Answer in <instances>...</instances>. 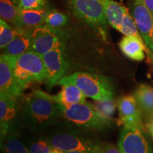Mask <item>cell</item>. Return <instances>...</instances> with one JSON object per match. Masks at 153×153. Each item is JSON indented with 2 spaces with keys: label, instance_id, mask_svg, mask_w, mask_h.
Masks as SVG:
<instances>
[{
  "label": "cell",
  "instance_id": "obj_1",
  "mask_svg": "<svg viewBox=\"0 0 153 153\" xmlns=\"http://www.w3.org/2000/svg\"><path fill=\"white\" fill-rule=\"evenodd\" d=\"M22 126L34 133H42L58 123L62 117L53 96L34 90L20 104Z\"/></svg>",
  "mask_w": 153,
  "mask_h": 153
},
{
  "label": "cell",
  "instance_id": "obj_2",
  "mask_svg": "<svg viewBox=\"0 0 153 153\" xmlns=\"http://www.w3.org/2000/svg\"><path fill=\"white\" fill-rule=\"evenodd\" d=\"M53 148L68 152L72 150L85 153H99L101 143L99 139L89 133L66 121L57 123L45 135Z\"/></svg>",
  "mask_w": 153,
  "mask_h": 153
},
{
  "label": "cell",
  "instance_id": "obj_3",
  "mask_svg": "<svg viewBox=\"0 0 153 153\" xmlns=\"http://www.w3.org/2000/svg\"><path fill=\"white\" fill-rule=\"evenodd\" d=\"M62 118L72 125L87 131H106L114 126V120L108 119L96 110L89 102L70 105L57 104Z\"/></svg>",
  "mask_w": 153,
  "mask_h": 153
},
{
  "label": "cell",
  "instance_id": "obj_4",
  "mask_svg": "<svg viewBox=\"0 0 153 153\" xmlns=\"http://www.w3.org/2000/svg\"><path fill=\"white\" fill-rule=\"evenodd\" d=\"M72 84L81 89L86 97L95 101L113 99L114 88L109 78L89 72H76L64 76L57 85Z\"/></svg>",
  "mask_w": 153,
  "mask_h": 153
},
{
  "label": "cell",
  "instance_id": "obj_5",
  "mask_svg": "<svg viewBox=\"0 0 153 153\" xmlns=\"http://www.w3.org/2000/svg\"><path fill=\"white\" fill-rule=\"evenodd\" d=\"M69 4L74 16L106 40L108 22L101 0H69Z\"/></svg>",
  "mask_w": 153,
  "mask_h": 153
},
{
  "label": "cell",
  "instance_id": "obj_6",
  "mask_svg": "<svg viewBox=\"0 0 153 153\" xmlns=\"http://www.w3.org/2000/svg\"><path fill=\"white\" fill-rule=\"evenodd\" d=\"M32 51L42 55L57 48L65 47L64 34L60 29L45 24L38 26L30 31Z\"/></svg>",
  "mask_w": 153,
  "mask_h": 153
},
{
  "label": "cell",
  "instance_id": "obj_7",
  "mask_svg": "<svg viewBox=\"0 0 153 153\" xmlns=\"http://www.w3.org/2000/svg\"><path fill=\"white\" fill-rule=\"evenodd\" d=\"M0 126L1 137L11 133H18L22 126L20 104L17 98L1 95L0 98Z\"/></svg>",
  "mask_w": 153,
  "mask_h": 153
},
{
  "label": "cell",
  "instance_id": "obj_8",
  "mask_svg": "<svg viewBox=\"0 0 153 153\" xmlns=\"http://www.w3.org/2000/svg\"><path fill=\"white\" fill-rule=\"evenodd\" d=\"M122 153H153V147L145 132L123 126L118 140Z\"/></svg>",
  "mask_w": 153,
  "mask_h": 153
},
{
  "label": "cell",
  "instance_id": "obj_9",
  "mask_svg": "<svg viewBox=\"0 0 153 153\" xmlns=\"http://www.w3.org/2000/svg\"><path fill=\"white\" fill-rule=\"evenodd\" d=\"M116 104L119 114V117L116 120L118 126L135 128L145 132L143 112L134 96H122L116 101Z\"/></svg>",
  "mask_w": 153,
  "mask_h": 153
},
{
  "label": "cell",
  "instance_id": "obj_10",
  "mask_svg": "<svg viewBox=\"0 0 153 153\" xmlns=\"http://www.w3.org/2000/svg\"><path fill=\"white\" fill-rule=\"evenodd\" d=\"M46 69V83L51 87L57 85L60 80L64 77L69 69L65 47L57 48L49 51L43 55Z\"/></svg>",
  "mask_w": 153,
  "mask_h": 153
},
{
  "label": "cell",
  "instance_id": "obj_11",
  "mask_svg": "<svg viewBox=\"0 0 153 153\" xmlns=\"http://www.w3.org/2000/svg\"><path fill=\"white\" fill-rule=\"evenodd\" d=\"M16 57L3 53L0 56V94L14 98L21 97L24 90L17 82L14 73Z\"/></svg>",
  "mask_w": 153,
  "mask_h": 153
},
{
  "label": "cell",
  "instance_id": "obj_12",
  "mask_svg": "<svg viewBox=\"0 0 153 153\" xmlns=\"http://www.w3.org/2000/svg\"><path fill=\"white\" fill-rule=\"evenodd\" d=\"M132 15L143 41L153 53V16L144 0H133Z\"/></svg>",
  "mask_w": 153,
  "mask_h": 153
},
{
  "label": "cell",
  "instance_id": "obj_13",
  "mask_svg": "<svg viewBox=\"0 0 153 153\" xmlns=\"http://www.w3.org/2000/svg\"><path fill=\"white\" fill-rule=\"evenodd\" d=\"M15 65L28 72L33 82H43L46 80V69L43 55L32 50L17 56Z\"/></svg>",
  "mask_w": 153,
  "mask_h": 153
},
{
  "label": "cell",
  "instance_id": "obj_14",
  "mask_svg": "<svg viewBox=\"0 0 153 153\" xmlns=\"http://www.w3.org/2000/svg\"><path fill=\"white\" fill-rule=\"evenodd\" d=\"M49 11L48 8L30 10L20 9L16 28L30 31L38 26L45 24V19Z\"/></svg>",
  "mask_w": 153,
  "mask_h": 153
},
{
  "label": "cell",
  "instance_id": "obj_15",
  "mask_svg": "<svg viewBox=\"0 0 153 153\" xmlns=\"http://www.w3.org/2000/svg\"><path fill=\"white\" fill-rule=\"evenodd\" d=\"M119 47L122 53L133 60L141 61L144 60L145 51L150 55L151 60H153V55L150 54L143 38L134 36H125L120 41Z\"/></svg>",
  "mask_w": 153,
  "mask_h": 153
},
{
  "label": "cell",
  "instance_id": "obj_16",
  "mask_svg": "<svg viewBox=\"0 0 153 153\" xmlns=\"http://www.w3.org/2000/svg\"><path fill=\"white\" fill-rule=\"evenodd\" d=\"M30 31L17 29V33L15 38L4 48L1 49L3 54L19 56L28 51H31L32 44Z\"/></svg>",
  "mask_w": 153,
  "mask_h": 153
},
{
  "label": "cell",
  "instance_id": "obj_17",
  "mask_svg": "<svg viewBox=\"0 0 153 153\" xmlns=\"http://www.w3.org/2000/svg\"><path fill=\"white\" fill-rule=\"evenodd\" d=\"M107 22L113 28L120 31L128 9L114 0H101Z\"/></svg>",
  "mask_w": 153,
  "mask_h": 153
},
{
  "label": "cell",
  "instance_id": "obj_18",
  "mask_svg": "<svg viewBox=\"0 0 153 153\" xmlns=\"http://www.w3.org/2000/svg\"><path fill=\"white\" fill-rule=\"evenodd\" d=\"M57 104L70 105L85 102L86 95L81 89L72 84L62 85V89L57 94L53 96Z\"/></svg>",
  "mask_w": 153,
  "mask_h": 153
},
{
  "label": "cell",
  "instance_id": "obj_19",
  "mask_svg": "<svg viewBox=\"0 0 153 153\" xmlns=\"http://www.w3.org/2000/svg\"><path fill=\"white\" fill-rule=\"evenodd\" d=\"M134 97L143 114L150 120L153 118V87L148 85H139L134 92Z\"/></svg>",
  "mask_w": 153,
  "mask_h": 153
},
{
  "label": "cell",
  "instance_id": "obj_20",
  "mask_svg": "<svg viewBox=\"0 0 153 153\" xmlns=\"http://www.w3.org/2000/svg\"><path fill=\"white\" fill-rule=\"evenodd\" d=\"M1 148L6 153H30L18 133L9 134L1 137Z\"/></svg>",
  "mask_w": 153,
  "mask_h": 153
},
{
  "label": "cell",
  "instance_id": "obj_21",
  "mask_svg": "<svg viewBox=\"0 0 153 153\" xmlns=\"http://www.w3.org/2000/svg\"><path fill=\"white\" fill-rule=\"evenodd\" d=\"M20 9L11 0H0V16L16 28Z\"/></svg>",
  "mask_w": 153,
  "mask_h": 153
},
{
  "label": "cell",
  "instance_id": "obj_22",
  "mask_svg": "<svg viewBox=\"0 0 153 153\" xmlns=\"http://www.w3.org/2000/svg\"><path fill=\"white\" fill-rule=\"evenodd\" d=\"M68 22L69 18L65 14L57 10H50L45 19V24L51 28L60 29L66 26Z\"/></svg>",
  "mask_w": 153,
  "mask_h": 153
},
{
  "label": "cell",
  "instance_id": "obj_23",
  "mask_svg": "<svg viewBox=\"0 0 153 153\" xmlns=\"http://www.w3.org/2000/svg\"><path fill=\"white\" fill-rule=\"evenodd\" d=\"M17 29L13 27L4 20H0V48H4L15 38Z\"/></svg>",
  "mask_w": 153,
  "mask_h": 153
},
{
  "label": "cell",
  "instance_id": "obj_24",
  "mask_svg": "<svg viewBox=\"0 0 153 153\" xmlns=\"http://www.w3.org/2000/svg\"><path fill=\"white\" fill-rule=\"evenodd\" d=\"M93 104V106H94L96 110L101 115L108 119L114 120L113 116L116 112L117 104L114 101V99L103 101H96Z\"/></svg>",
  "mask_w": 153,
  "mask_h": 153
},
{
  "label": "cell",
  "instance_id": "obj_25",
  "mask_svg": "<svg viewBox=\"0 0 153 153\" xmlns=\"http://www.w3.org/2000/svg\"><path fill=\"white\" fill-rule=\"evenodd\" d=\"M120 32L126 36H134L139 38H143L140 33H139L138 28L134 21L133 17L129 13L128 10L126 12Z\"/></svg>",
  "mask_w": 153,
  "mask_h": 153
},
{
  "label": "cell",
  "instance_id": "obj_26",
  "mask_svg": "<svg viewBox=\"0 0 153 153\" xmlns=\"http://www.w3.org/2000/svg\"><path fill=\"white\" fill-rule=\"evenodd\" d=\"M28 149L30 153H51L53 148L43 136L30 140L28 142Z\"/></svg>",
  "mask_w": 153,
  "mask_h": 153
},
{
  "label": "cell",
  "instance_id": "obj_27",
  "mask_svg": "<svg viewBox=\"0 0 153 153\" xmlns=\"http://www.w3.org/2000/svg\"><path fill=\"white\" fill-rule=\"evenodd\" d=\"M47 0H19L17 7L20 9H42L48 7Z\"/></svg>",
  "mask_w": 153,
  "mask_h": 153
},
{
  "label": "cell",
  "instance_id": "obj_28",
  "mask_svg": "<svg viewBox=\"0 0 153 153\" xmlns=\"http://www.w3.org/2000/svg\"><path fill=\"white\" fill-rule=\"evenodd\" d=\"M14 73L17 82L23 89H24L28 84L33 82V78L28 72L16 66V65L14 67Z\"/></svg>",
  "mask_w": 153,
  "mask_h": 153
},
{
  "label": "cell",
  "instance_id": "obj_29",
  "mask_svg": "<svg viewBox=\"0 0 153 153\" xmlns=\"http://www.w3.org/2000/svg\"><path fill=\"white\" fill-rule=\"evenodd\" d=\"M99 153H122L119 148L112 143H101Z\"/></svg>",
  "mask_w": 153,
  "mask_h": 153
},
{
  "label": "cell",
  "instance_id": "obj_30",
  "mask_svg": "<svg viewBox=\"0 0 153 153\" xmlns=\"http://www.w3.org/2000/svg\"><path fill=\"white\" fill-rule=\"evenodd\" d=\"M144 2L153 16V0H144Z\"/></svg>",
  "mask_w": 153,
  "mask_h": 153
},
{
  "label": "cell",
  "instance_id": "obj_31",
  "mask_svg": "<svg viewBox=\"0 0 153 153\" xmlns=\"http://www.w3.org/2000/svg\"><path fill=\"white\" fill-rule=\"evenodd\" d=\"M51 153H65V152H64V151H62L61 150H59V149L53 148Z\"/></svg>",
  "mask_w": 153,
  "mask_h": 153
},
{
  "label": "cell",
  "instance_id": "obj_32",
  "mask_svg": "<svg viewBox=\"0 0 153 153\" xmlns=\"http://www.w3.org/2000/svg\"><path fill=\"white\" fill-rule=\"evenodd\" d=\"M67 153H85V152H81V151H78V150H72V151H70V152H68Z\"/></svg>",
  "mask_w": 153,
  "mask_h": 153
}]
</instances>
